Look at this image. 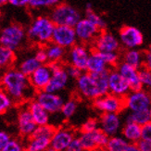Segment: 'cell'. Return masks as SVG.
Masks as SVG:
<instances>
[{"mask_svg":"<svg viewBox=\"0 0 151 151\" xmlns=\"http://www.w3.org/2000/svg\"><path fill=\"white\" fill-rule=\"evenodd\" d=\"M49 18L55 25L74 27L77 22L81 19V13L74 6L60 2L52 9Z\"/></svg>","mask_w":151,"mask_h":151,"instance_id":"4","label":"cell"},{"mask_svg":"<svg viewBox=\"0 0 151 151\" xmlns=\"http://www.w3.org/2000/svg\"><path fill=\"white\" fill-rule=\"evenodd\" d=\"M0 86L9 96L13 103H26L35 96L36 91L30 83L29 77L18 69L9 68L0 78Z\"/></svg>","mask_w":151,"mask_h":151,"instance_id":"1","label":"cell"},{"mask_svg":"<svg viewBox=\"0 0 151 151\" xmlns=\"http://www.w3.org/2000/svg\"><path fill=\"white\" fill-rule=\"evenodd\" d=\"M24 150V146L17 139H12L9 141L6 147H4L3 151H22Z\"/></svg>","mask_w":151,"mask_h":151,"instance_id":"40","label":"cell"},{"mask_svg":"<svg viewBox=\"0 0 151 151\" xmlns=\"http://www.w3.org/2000/svg\"><path fill=\"white\" fill-rule=\"evenodd\" d=\"M122 61L135 69H138L143 65V53L136 48L128 49L123 55Z\"/></svg>","mask_w":151,"mask_h":151,"instance_id":"26","label":"cell"},{"mask_svg":"<svg viewBox=\"0 0 151 151\" xmlns=\"http://www.w3.org/2000/svg\"><path fill=\"white\" fill-rule=\"evenodd\" d=\"M73 28L77 40L83 44L92 43L100 32L96 26L94 25L86 18H81L74 25Z\"/></svg>","mask_w":151,"mask_h":151,"instance_id":"15","label":"cell"},{"mask_svg":"<svg viewBox=\"0 0 151 151\" xmlns=\"http://www.w3.org/2000/svg\"><path fill=\"white\" fill-rule=\"evenodd\" d=\"M108 85L109 93H111L121 97H124L131 91L129 83L116 69H109Z\"/></svg>","mask_w":151,"mask_h":151,"instance_id":"16","label":"cell"},{"mask_svg":"<svg viewBox=\"0 0 151 151\" xmlns=\"http://www.w3.org/2000/svg\"><path fill=\"white\" fill-rule=\"evenodd\" d=\"M85 18L88 19L89 21L93 23L94 25H96L97 29L101 31H105L107 28V23L104 19L96 13L93 9H85Z\"/></svg>","mask_w":151,"mask_h":151,"instance_id":"33","label":"cell"},{"mask_svg":"<svg viewBox=\"0 0 151 151\" xmlns=\"http://www.w3.org/2000/svg\"><path fill=\"white\" fill-rule=\"evenodd\" d=\"M36 124L28 109L27 104H23L18 114V131L19 134L24 139H28L36 128Z\"/></svg>","mask_w":151,"mask_h":151,"instance_id":"18","label":"cell"},{"mask_svg":"<svg viewBox=\"0 0 151 151\" xmlns=\"http://www.w3.org/2000/svg\"><path fill=\"white\" fill-rule=\"evenodd\" d=\"M151 121V110L146 109L141 111H130L129 114L126 116V122H134L139 125H144V124L148 123Z\"/></svg>","mask_w":151,"mask_h":151,"instance_id":"28","label":"cell"},{"mask_svg":"<svg viewBox=\"0 0 151 151\" xmlns=\"http://www.w3.org/2000/svg\"><path fill=\"white\" fill-rule=\"evenodd\" d=\"M92 49L99 52H118L120 42L118 38L106 31H101L92 42Z\"/></svg>","mask_w":151,"mask_h":151,"instance_id":"14","label":"cell"},{"mask_svg":"<svg viewBox=\"0 0 151 151\" xmlns=\"http://www.w3.org/2000/svg\"><path fill=\"white\" fill-rule=\"evenodd\" d=\"M124 106L129 111H141L149 109L151 106V98L148 92L145 88L140 90L130 91L123 97Z\"/></svg>","mask_w":151,"mask_h":151,"instance_id":"8","label":"cell"},{"mask_svg":"<svg viewBox=\"0 0 151 151\" xmlns=\"http://www.w3.org/2000/svg\"><path fill=\"white\" fill-rule=\"evenodd\" d=\"M28 109L32 117V120L37 126L45 125L49 123V113L45 110L35 98L27 102Z\"/></svg>","mask_w":151,"mask_h":151,"instance_id":"22","label":"cell"},{"mask_svg":"<svg viewBox=\"0 0 151 151\" xmlns=\"http://www.w3.org/2000/svg\"><path fill=\"white\" fill-rule=\"evenodd\" d=\"M138 71V77H139V81L143 85V88H149L151 85V73H150V69L144 66L137 69Z\"/></svg>","mask_w":151,"mask_h":151,"instance_id":"35","label":"cell"},{"mask_svg":"<svg viewBox=\"0 0 151 151\" xmlns=\"http://www.w3.org/2000/svg\"><path fill=\"white\" fill-rule=\"evenodd\" d=\"M10 135L5 132V131H0V151H3L4 147L10 140Z\"/></svg>","mask_w":151,"mask_h":151,"instance_id":"45","label":"cell"},{"mask_svg":"<svg viewBox=\"0 0 151 151\" xmlns=\"http://www.w3.org/2000/svg\"><path fill=\"white\" fill-rule=\"evenodd\" d=\"M138 151H150L151 150V141L140 139L136 143Z\"/></svg>","mask_w":151,"mask_h":151,"instance_id":"46","label":"cell"},{"mask_svg":"<svg viewBox=\"0 0 151 151\" xmlns=\"http://www.w3.org/2000/svg\"><path fill=\"white\" fill-rule=\"evenodd\" d=\"M68 151H83V147H82V144L80 142V139L79 137L74 136L73 140L70 141V143L69 144V146L67 147Z\"/></svg>","mask_w":151,"mask_h":151,"instance_id":"43","label":"cell"},{"mask_svg":"<svg viewBox=\"0 0 151 151\" xmlns=\"http://www.w3.org/2000/svg\"><path fill=\"white\" fill-rule=\"evenodd\" d=\"M98 128V120L96 118H90L81 126V133L92 132Z\"/></svg>","mask_w":151,"mask_h":151,"instance_id":"39","label":"cell"},{"mask_svg":"<svg viewBox=\"0 0 151 151\" xmlns=\"http://www.w3.org/2000/svg\"><path fill=\"white\" fill-rule=\"evenodd\" d=\"M77 41L78 40L73 27L65 25H55L51 38L52 43H55L67 49L74 45Z\"/></svg>","mask_w":151,"mask_h":151,"instance_id":"11","label":"cell"},{"mask_svg":"<svg viewBox=\"0 0 151 151\" xmlns=\"http://www.w3.org/2000/svg\"><path fill=\"white\" fill-rule=\"evenodd\" d=\"M0 88H1V86H0Z\"/></svg>","mask_w":151,"mask_h":151,"instance_id":"51","label":"cell"},{"mask_svg":"<svg viewBox=\"0 0 151 151\" xmlns=\"http://www.w3.org/2000/svg\"><path fill=\"white\" fill-rule=\"evenodd\" d=\"M30 0H9L8 3L11 6H18V8H22V6H26L29 5Z\"/></svg>","mask_w":151,"mask_h":151,"instance_id":"47","label":"cell"},{"mask_svg":"<svg viewBox=\"0 0 151 151\" xmlns=\"http://www.w3.org/2000/svg\"><path fill=\"white\" fill-rule=\"evenodd\" d=\"M90 54V49L86 47V44H75L73 45L69 51L67 60L68 64L80 69L83 71L86 70V64L88 60V57Z\"/></svg>","mask_w":151,"mask_h":151,"instance_id":"13","label":"cell"},{"mask_svg":"<svg viewBox=\"0 0 151 151\" xmlns=\"http://www.w3.org/2000/svg\"><path fill=\"white\" fill-rule=\"evenodd\" d=\"M26 39V31L21 24L12 23L0 31V45L15 51Z\"/></svg>","mask_w":151,"mask_h":151,"instance_id":"5","label":"cell"},{"mask_svg":"<svg viewBox=\"0 0 151 151\" xmlns=\"http://www.w3.org/2000/svg\"><path fill=\"white\" fill-rule=\"evenodd\" d=\"M13 105V101L6 92L0 88V115L5 114Z\"/></svg>","mask_w":151,"mask_h":151,"instance_id":"36","label":"cell"},{"mask_svg":"<svg viewBox=\"0 0 151 151\" xmlns=\"http://www.w3.org/2000/svg\"><path fill=\"white\" fill-rule=\"evenodd\" d=\"M35 99L47 111L49 114H55L60 111L64 99L58 93H50L45 90L36 92Z\"/></svg>","mask_w":151,"mask_h":151,"instance_id":"10","label":"cell"},{"mask_svg":"<svg viewBox=\"0 0 151 151\" xmlns=\"http://www.w3.org/2000/svg\"><path fill=\"white\" fill-rule=\"evenodd\" d=\"M75 136V132L70 128L61 127L56 129L50 139V146L47 150L64 151L66 150L69 144Z\"/></svg>","mask_w":151,"mask_h":151,"instance_id":"17","label":"cell"},{"mask_svg":"<svg viewBox=\"0 0 151 151\" xmlns=\"http://www.w3.org/2000/svg\"><path fill=\"white\" fill-rule=\"evenodd\" d=\"M143 65L150 69V67H151V53H150V51L143 52Z\"/></svg>","mask_w":151,"mask_h":151,"instance_id":"48","label":"cell"},{"mask_svg":"<svg viewBox=\"0 0 151 151\" xmlns=\"http://www.w3.org/2000/svg\"><path fill=\"white\" fill-rule=\"evenodd\" d=\"M60 2V0H30L28 6L35 9L42 8H54Z\"/></svg>","mask_w":151,"mask_h":151,"instance_id":"37","label":"cell"},{"mask_svg":"<svg viewBox=\"0 0 151 151\" xmlns=\"http://www.w3.org/2000/svg\"><path fill=\"white\" fill-rule=\"evenodd\" d=\"M47 65L52 74L44 90L50 93H58L66 88L70 78L65 70V66L61 62H48Z\"/></svg>","mask_w":151,"mask_h":151,"instance_id":"6","label":"cell"},{"mask_svg":"<svg viewBox=\"0 0 151 151\" xmlns=\"http://www.w3.org/2000/svg\"><path fill=\"white\" fill-rule=\"evenodd\" d=\"M77 108H78L77 99L76 98H70V99L67 101H64L60 112H61V115L65 119L68 120L75 114Z\"/></svg>","mask_w":151,"mask_h":151,"instance_id":"32","label":"cell"},{"mask_svg":"<svg viewBox=\"0 0 151 151\" xmlns=\"http://www.w3.org/2000/svg\"><path fill=\"white\" fill-rule=\"evenodd\" d=\"M8 1L9 0H0V8H2L4 5L8 4Z\"/></svg>","mask_w":151,"mask_h":151,"instance_id":"50","label":"cell"},{"mask_svg":"<svg viewBox=\"0 0 151 151\" xmlns=\"http://www.w3.org/2000/svg\"><path fill=\"white\" fill-rule=\"evenodd\" d=\"M54 28L55 24L49 17L39 16L34 19L26 31V37L40 45H45L51 42Z\"/></svg>","mask_w":151,"mask_h":151,"instance_id":"3","label":"cell"},{"mask_svg":"<svg viewBox=\"0 0 151 151\" xmlns=\"http://www.w3.org/2000/svg\"><path fill=\"white\" fill-rule=\"evenodd\" d=\"M16 60L15 51L0 45V68H9Z\"/></svg>","mask_w":151,"mask_h":151,"instance_id":"29","label":"cell"},{"mask_svg":"<svg viewBox=\"0 0 151 151\" xmlns=\"http://www.w3.org/2000/svg\"><path fill=\"white\" fill-rule=\"evenodd\" d=\"M82 144L83 150H96V149H105L109 141V137L106 134L97 128L92 132L81 133L78 136Z\"/></svg>","mask_w":151,"mask_h":151,"instance_id":"9","label":"cell"},{"mask_svg":"<svg viewBox=\"0 0 151 151\" xmlns=\"http://www.w3.org/2000/svg\"><path fill=\"white\" fill-rule=\"evenodd\" d=\"M125 151H138V147H137V145L134 143H129L128 146L126 147Z\"/></svg>","mask_w":151,"mask_h":151,"instance_id":"49","label":"cell"},{"mask_svg":"<svg viewBox=\"0 0 151 151\" xmlns=\"http://www.w3.org/2000/svg\"><path fill=\"white\" fill-rule=\"evenodd\" d=\"M109 69L108 64L105 62L100 52L91 49L86 64V71L91 73H98Z\"/></svg>","mask_w":151,"mask_h":151,"instance_id":"23","label":"cell"},{"mask_svg":"<svg viewBox=\"0 0 151 151\" xmlns=\"http://www.w3.org/2000/svg\"><path fill=\"white\" fill-rule=\"evenodd\" d=\"M122 120L119 113H101L98 120V128L108 136H112L120 132Z\"/></svg>","mask_w":151,"mask_h":151,"instance_id":"19","label":"cell"},{"mask_svg":"<svg viewBox=\"0 0 151 151\" xmlns=\"http://www.w3.org/2000/svg\"><path fill=\"white\" fill-rule=\"evenodd\" d=\"M141 139L151 141V123H146L141 126Z\"/></svg>","mask_w":151,"mask_h":151,"instance_id":"44","label":"cell"},{"mask_svg":"<svg viewBox=\"0 0 151 151\" xmlns=\"http://www.w3.org/2000/svg\"><path fill=\"white\" fill-rule=\"evenodd\" d=\"M109 69L98 73H83L76 79V86L80 96L86 99L95 98L109 93L108 77Z\"/></svg>","mask_w":151,"mask_h":151,"instance_id":"2","label":"cell"},{"mask_svg":"<svg viewBox=\"0 0 151 151\" xmlns=\"http://www.w3.org/2000/svg\"><path fill=\"white\" fill-rule=\"evenodd\" d=\"M34 57L41 64H45V63L48 62V60H47V52H45V49L44 45H41V47L36 50V52H35V54Z\"/></svg>","mask_w":151,"mask_h":151,"instance_id":"42","label":"cell"},{"mask_svg":"<svg viewBox=\"0 0 151 151\" xmlns=\"http://www.w3.org/2000/svg\"><path fill=\"white\" fill-rule=\"evenodd\" d=\"M115 68L129 83V85L131 87V91L143 89V85L139 81L137 69L130 66V65L126 64L123 61L118 63Z\"/></svg>","mask_w":151,"mask_h":151,"instance_id":"21","label":"cell"},{"mask_svg":"<svg viewBox=\"0 0 151 151\" xmlns=\"http://www.w3.org/2000/svg\"><path fill=\"white\" fill-rule=\"evenodd\" d=\"M129 142L123 136L112 135L109 137L106 148L109 151H125Z\"/></svg>","mask_w":151,"mask_h":151,"instance_id":"30","label":"cell"},{"mask_svg":"<svg viewBox=\"0 0 151 151\" xmlns=\"http://www.w3.org/2000/svg\"><path fill=\"white\" fill-rule=\"evenodd\" d=\"M122 134L129 143L136 144L141 139V125L134 122H126L122 129Z\"/></svg>","mask_w":151,"mask_h":151,"instance_id":"24","label":"cell"},{"mask_svg":"<svg viewBox=\"0 0 151 151\" xmlns=\"http://www.w3.org/2000/svg\"><path fill=\"white\" fill-rule=\"evenodd\" d=\"M40 65L41 63L39 62L35 57H30V58H25L24 60L21 62V64L19 65L18 70L19 71H22L24 75L29 77Z\"/></svg>","mask_w":151,"mask_h":151,"instance_id":"31","label":"cell"},{"mask_svg":"<svg viewBox=\"0 0 151 151\" xmlns=\"http://www.w3.org/2000/svg\"><path fill=\"white\" fill-rule=\"evenodd\" d=\"M51 70L48 67L47 63L41 64L34 73L29 76L30 83L36 92L42 91L45 89V85L50 80L51 77Z\"/></svg>","mask_w":151,"mask_h":151,"instance_id":"20","label":"cell"},{"mask_svg":"<svg viewBox=\"0 0 151 151\" xmlns=\"http://www.w3.org/2000/svg\"><path fill=\"white\" fill-rule=\"evenodd\" d=\"M44 47L47 52L48 62H61L66 56V49L55 43L50 42Z\"/></svg>","mask_w":151,"mask_h":151,"instance_id":"25","label":"cell"},{"mask_svg":"<svg viewBox=\"0 0 151 151\" xmlns=\"http://www.w3.org/2000/svg\"><path fill=\"white\" fill-rule=\"evenodd\" d=\"M65 70L67 71V74H68L69 78L73 79V80H76V79L83 73V70L73 66V65H70V64L65 65Z\"/></svg>","mask_w":151,"mask_h":151,"instance_id":"41","label":"cell"},{"mask_svg":"<svg viewBox=\"0 0 151 151\" xmlns=\"http://www.w3.org/2000/svg\"><path fill=\"white\" fill-rule=\"evenodd\" d=\"M143 32L134 26H123L120 30V41L128 49L138 48L144 44Z\"/></svg>","mask_w":151,"mask_h":151,"instance_id":"12","label":"cell"},{"mask_svg":"<svg viewBox=\"0 0 151 151\" xmlns=\"http://www.w3.org/2000/svg\"><path fill=\"white\" fill-rule=\"evenodd\" d=\"M100 54L103 58V60L108 64V66L109 68H112V67L115 68L117 66V64L120 62L119 60L120 58H119L118 52H100Z\"/></svg>","mask_w":151,"mask_h":151,"instance_id":"38","label":"cell"},{"mask_svg":"<svg viewBox=\"0 0 151 151\" xmlns=\"http://www.w3.org/2000/svg\"><path fill=\"white\" fill-rule=\"evenodd\" d=\"M50 146V139L44 137H29L25 148L28 151H45Z\"/></svg>","mask_w":151,"mask_h":151,"instance_id":"27","label":"cell"},{"mask_svg":"<svg viewBox=\"0 0 151 151\" xmlns=\"http://www.w3.org/2000/svg\"><path fill=\"white\" fill-rule=\"evenodd\" d=\"M94 108L100 113H120L125 109L123 97L107 93L93 100Z\"/></svg>","mask_w":151,"mask_h":151,"instance_id":"7","label":"cell"},{"mask_svg":"<svg viewBox=\"0 0 151 151\" xmlns=\"http://www.w3.org/2000/svg\"><path fill=\"white\" fill-rule=\"evenodd\" d=\"M55 130H56V128L53 125H50L49 123L45 124V125L36 126V128L35 129L34 133L32 134L31 136L32 137H44V138L51 139V137L53 135Z\"/></svg>","mask_w":151,"mask_h":151,"instance_id":"34","label":"cell"}]
</instances>
